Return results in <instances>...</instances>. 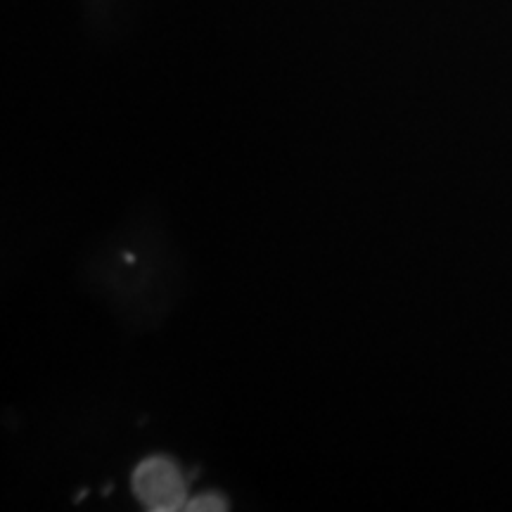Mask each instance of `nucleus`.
<instances>
[{"label": "nucleus", "instance_id": "nucleus-1", "mask_svg": "<svg viewBox=\"0 0 512 512\" xmlns=\"http://www.w3.org/2000/svg\"><path fill=\"white\" fill-rule=\"evenodd\" d=\"M133 494L152 512H174L185 508L183 472L166 456L147 458L133 472Z\"/></svg>", "mask_w": 512, "mask_h": 512}, {"label": "nucleus", "instance_id": "nucleus-2", "mask_svg": "<svg viewBox=\"0 0 512 512\" xmlns=\"http://www.w3.org/2000/svg\"><path fill=\"white\" fill-rule=\"evenodd\" d=\"M228 505H226V498L223 496H219V494H214V491H211V494H202V496H197V498H192V501L185 505V510H190V512H204V510H226Z\"/></svg>", "mask_w": 512, "mask_h": 512}]
</instances>
